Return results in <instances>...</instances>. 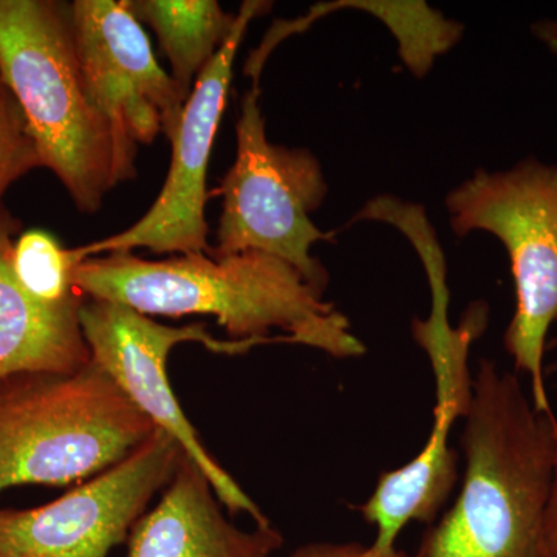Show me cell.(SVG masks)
I'll list each match as a JSON object with an SVG mask.
<instances>
[{
	"label": "cell",
	"mask_w": 557,
	"mask_h": 557,
	"mask_svg": "<svg viewBox=\"0 0 557 557\" xmlns=\"http://www.w3.org/2000/svg\"><path fill=\"white\" fill-rule=\"evenodd\" d=\"M20 222L0 208V380L25 373H70L89 364L81 327L83 298L46 307L21 287L13 267V234Z\"/></svg>",
	"instance_id": "cell-13"
},
{
	"label": "cell",
	"mask_w": 557,
	"mask_h": 557,
	"mask_svg": "<svg viewBox=\"0 0 557 557\" xmlns=\"http://www.w3.org/2000/svg\"><path fill=\"white\" fill-rule=\"evenodd\" d=\"M127 542V557H270L284 536L273 525H233L207 475L183 454L160 504L139 518Z\"/></svg>",
	"instance_id": "cell-12"
},
{
	"label": "cell",
	"mask_w": 557,
	"mask_h": 557,
	"mask_svg": "<svg viewBox=\"0 0 557 557\" xmlns=\"http://www.w3.org/2000/svg\"><path fill=\"white\" fill-rule=\"evenodd\" d=\"M73 282L86 298L123 304L146 317L209 314L234 341L302 344L333 358L366 354L348 319L321 292L295 267L263 252L164 260L109 252L79 262Z\"/></svg>",
	"instance_id": "cell-1"
},
{
	"label": "cell",
	"mask_w": 557,
	"mask_h": 557,
	"mask_svg": "<svg viewBox=\"0 0 557 557\" xmlns=\"http://www.w3.org/2000/svg\"><path fill=\"white\" fill-rule=\"evenodd\" d=\"M72 20L94 104L137 145L172 141L188 97L153 57L131 0H75Z\"/></svg>",
	"instance_id": "cell-11"
},
{
	"label": "cell",
	"mask_w": 557,
	"mask_h": 557,
	"mask_svg": "<svg viewBox=\"0 0 557 557\" xmlns=\"http://www.w3.org/2000/svg\"><path fill=\"white\" fill-rule=\"evenodd\" d=\"M156 429L94 359L75 372L0 380V493L101 474Z\"/></svg>",
	"instance_id": "cell-4"
},
{
	"label": "cell",
	"mask_w": 557,
	"mask_h": 557,
	"mask_svg": "<svg viewBox=\"0 0 557 557\" xmlns=\"http://www.w3.org/2000/svg\"><path fill=\"white\" fill-rule=\"evenodd\" d=\"M131 9L156 32L172 78L188 98L237 25V14L226 13L215 0H131Z\"/></svg>",
	"instance_id": "cell-14"
},
{
	"label": "cell",
	"mask_w": 557,
	"mask_h": 557,
	"mask_svg": "<svg viewBox=\"0 0 557 557\" xmlns=\"http://www.w3.org/2000/svg\"><path fill=\"white\" fill-rule=\"evenodd\" d=\"M269 9L270 3L260 0L242 3L233 35L194 84L178 132L171 141L166 182L149 211L131 228L73 249L78 262L109 252H132L135 248L150 249L153 255L178 256L211 251L205 205L212 145L225 110L242 39L249 22Z\"/></svg>",
	"instance_id": "cell-10"
},
{
	"label": "cell",
	"mask_w": 557,
	"mask_h": 557,
	"mask_svg": "<svg viewBox=\"0 0 557 557\" xmlns=\"http://www.w3.org/2000/svg\"><path fill=\"white\" fill-rule=\"evenodd\" d=\"M366 548L358 542H314L285 557H361Z\"/></svg>",
	"instance_id": "cell-18"
},
{
	"label": "cell",
	"mask_w": 557,
	"mask_h": 557,
	"mask_svg": "<svg viewBox=\"0 0 557 557\" xmlns=\"http://www.w3.org/2000/svg\"><path fill=\"white\" fill-rule=\"evenodd\" d=\"M403 234L423 262L431 287V313L423 321L413 319L412 335L434 372V426L420 454L405 467L381 474L372 496L358 507L366 522L376 527L375 542L361 557H409L397 549L403 528L409 522H434L453 493L458 471L450 432L471 406L474 379L469 351L487 324L486 304L469 307L458 327L450 324L446 260L429 220H410Z\"/></svg>",
	"instance_id": "cell-5"
},
{
	"label": "cell",
	"mask_w": 557,
	"mask_h": 557,
	"mask_svg": "<svg viewBox=\"0 0 557 557\" xmlns=\"http://www.w3.org/2000/svg\"><path fill=\"white\" fill-rule=\"evenodd\" d=\"M183 454L177 440L156 429L115 467L57 500L0 509V557H109L174 478Z\"/></svg>",
	"instance_id": "cell-9"
},
{
	"label": "cell",
	"mask_w": 557,
	"mask_h": 557,
	"mask_svg": "<svg viewBox=\"0 0 557 557\" xmlns=\"http://www.w3.org/2000/svg\"><path fill=\"white\" fill-rule=\"evenodd\" d=\"M461 446L467 468L456 504L409 557H555L547 541L555 413L539 412L515 373L482 359Z\"/></svg>",
	"instance_id": "cell-2"
},
{
	"label": "cell",
	"mask_w": 557,
	"mask_h": 557,
	"mask_svg": "<svg viewBox=\"0 0 557 557\" xmlns=\"http://www.w3.org/2000/svg\"><path fill=\"white\" fill-rule=\"evenodd\" d=\"M531 32L557 57V20L539 21L531 27Z\"/></svg>",
	"instance_id": "cell-19"
},
{
	"label": "cell",
	"mask_w": 557,
	"mask_h": 557,
	"mask_svg": "<svg viewBox=\"0 0 557 557\" xmlns=\"http://www.w3.org/2000/svg\"><path fill=\"white\" fill-rule=\"evenodd\" d=\"M547 541L553 556L557 557V465L547 511Z\"/></svg>",
	"instance_id": "cell-20"
},
{
	"label": "cell",
	"mask_w": 557,
	"mask_h": 557,
	"mask_svg": "<svg viewBox=\"0 0 557 557\" xmlns=\"http://www.w3.org/2000/svg\"><path fill=\"white\" fill-rule=\"evenodd\" d=\"M0 79L17 101L44 168L94 214L137 177V143L91 101L73 35L72 3L0 0Z\"/></svg>",
	"instance_id": "cell-3"
},
{
	"label": "cell",
	"mask_w": 557,
	"mask_h": 557,
	"mask_svg": "<svg viewBox=\"0 0 557 557\" xmlns=\"http://www.w3.org/2000/svg\"><path fill=\"white\" fill-rule=\"evenodd\" d=\"M44 168L24 113L0 79V199L16 180Z\"/></svg>",
	"instance_id": "cell-17"
},
{
	"label": "cell",
	"mask_w": 557,
	"mask_h": 557,
	"mask_svg": "<svg viewBox=\"0 0 557 557\" xmlns=\"http://www.w3.org/2000/svg\"><path fill=\"white\" fill-rule=\"evenodd\" d=\"M445 207L456 236L485 231L507 248L516 310L505 348L530 376L534 408L553 413L544 357L557 321V166L530 157L511 170L475 171L450 190Z\"/></svg>",
	"instance_id": "cell-6"
},
{
	"label": "cell",
	"mask_w": 557,
	"mask_h": 557,
	"mask_svg": "<svg viewBox=\"0 0 557 557\" xmlns=\"http://www.w3.org/2000/svg\"><path fill=\"white\" fill-rule=\"evenodd\" d=\"M78 263L73 249H65L42 230L25 231L11 252V267L21 287L46 307H64L83 298L73 282Z\"/></svg>",
	"instance_id": "cell-16"
},
{
	"label": "cell",
	"mask_w": 557,
	"mask_h": 557,
	"mask_svg": "<svg viewBox=\"0 0 557 557\" xmlns=\"http://www.w3.org/2000/svg\"><path fill=\"white\" fill-rule=\"evenodd\" d=\"M236 138V161L220 186L218 244L209 255L274 256L324 295L329 273L311 252L332 239L311 220L329 193L321 163L310 150L269 141L258 86L244 95Z\"/></svg>",
	"instance_id": "cell-7"
},
{
	"label": "cell",
	"mask_w": 557,
	"mask_h": 557,
	"mask_svg": "<svg viewBox=\"0 0 557 557\" xmlns=\"http://www.w3.org/2000/svg\"><path fill=\"white\" fill-rule=\"evenodd\" d=\"M79 321L91 359L115 380L157 429L177 440L185 456L207 475L220 504L231 515L247 512L256 527L271 525L255 500L205 448L196 428L180 408L166 369L172 348L182 343H199L220 355L247 354L258 344L214 338L203 324L168 327L123 304L86 296L81 302Z\"/></svg>",
	"instance_id": "cell-8"
},
{
	"label": "cell",
	"mask_w": 557,
	"mask_h": 557,
	"mask_svg": "<svg viewBox=\"0 0 557 557\" xmlns=\"http://www.w3.org/2000/svg\"><path fill=\"white\" fill-rule=\"evenodd\" d=\"M339 9L366 10L379 16L391 28L399 44V57L406 67L423 78L435 58L446 53L461 39L463 25L446 20L426 2H333L310 11L313 20Z\"/></svg>",
	"instance_id": "cell-15"
},
{
	"label": "cell",
	"mask_w": 557,
	"mask_h": 557,
	"mask_svg": "<svg viewBox=\"0 0 557 557\" xmlns=\"http://www.w3.org/2000/svg\"><path fill=\"white\" fill-rule=\"evenodd\" d=\"M552 346H557V338L553 339ZM545 373H557V361L549 364Z\"/></svg>",
	"instance_id": "cell-21"
}]
</instances>
